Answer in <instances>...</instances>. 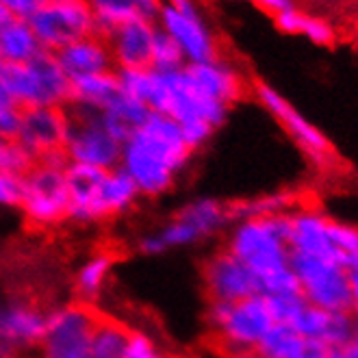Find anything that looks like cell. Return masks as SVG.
Instances as JSON below:
<instances>
[{
  "mask_svg": "<svg viewBox=\"0 0 358 358\" xmlns=\"http://www.w3.org/2000/svg\"><path fill=\"white\" fill-rule=\"evenodd\" d=\"M180 126L167 115L150 113L124 141L120 167L143 194H161L172 185L174 174L192 157Z\"/></svg>",
  "mask_w": 358,
  "mask_h": 358,
  "instance_id": "6da1fadb",
  "label": "cell"
},
{
  "mask_svg": "<svg viewBox=\"0 0 358 358\" xmlns=\"http://www.w3.org/2000/svg\"><path fill=\"white\" fill-rule=\"evenodd\" d=\"M0 92L17 109L70 107L72 78L55 52L41 50L29 63H0Z\"/></svg>",
  "mask_w": 358,
  "mask_h": 358,
  "instance_id": "7a4b0ae2",
  "label": "cell"
},
{
  "mask_svg": "<svg viewBox=\"0 0 358 358\" xmlns=\"http://www.w3.org/2000/svg\"><path fill=\"white\" fill-rule=\"evenodd\" d=\"M289 213L237 222L226 250L259 278L291 267Z\"/></svg>",
  "mask_w": 358,
  "mask_h": 358,
  "instance_id": "3957f363",
  "label": "cell"
},
{
  "mask_svg": "<svg viewBox=\"0 0 358 358\" xmlns=\"http://www.w3.org/2000/svg\"><path fill=\"white\" fill-rule=\"evenodd\" d=\"M157 27L180 48L185 63H202L222 57L220 37L208 24L196 0H163Z\"/></svg>",
  "mask_w": 358,
  "mask_h": 358,
  "instance_id": "277c9868",
  "label": "cell"
},
{
  "mask_svg": "<svg viewBox=\"0 0 358 358\" xmlns=\"http://www.w3.org/2000/svg\"><path fill=\"white\" fill-rule=\"evenodd\" d=\"M102 310L90 302H76L48 315L39 341L41 358H92L94 330Z\"/></svg>",
  "mask_w": 358,
  "mask_h": 358,
  "instance_id": "5b68a950",
  "label": "cell"
},
{
  "mask_svg": "<svg viewBox=\"0 0 358 358\" xmlns=\"http://www.w3.org/2000/svg\"><path fill=\"white\" fill-rule=\"evenodd\" d=\"M66 165L39 161L22 178L20 208L35 226H52L70 217V196L66 185Z\"/></svg>",
  "mask_w": 358,
  "mask_h": 358,
  "instance_id": "8992f818",
  "label": "cell"
},
{
  "mask_svg": "<svg viewBox=\"0 0 358 358\" xmlns=\"http://www.w3.org/2000/svg\"><path fill=\"white\" fill-rule=\"evenodd\" d=\"M210 326L226 352L230 350H257L273 317L263 296H252L239 302H210Z\"/></svg>",
  "mask_w": 358,
  "mask_h": 358,
  "instance_id": "52a82bcc",
  "label": "cell"
},
{
  "mask_svg": "<svg viewBox=\"0 0 358 358\" xmlns=\"http://www.w3.org/2000/svg\"><path fill=\"white\" fill-rule=\"evenodd\" d=\"M29 24L46 52H59L72 41L98 33L90 0H44Z\"/></svg>",
  "mask_w": 358,
  "mask_h": 358,
  "instance_id": "ba28073f",
  "label": "cell"
},
{
  "mask_svg": "<svg viewBox=\"0 0 358 358\" xmlns=\"http://www.w3.org/2000/svg\"><path fill=\"white\" fill-rule=\"evenodd\" d=\"M291 269L302 287L306 304L334 313H352V293L348 267L317 257L291 255Z\"/></svg>",
  "mask_w": 358,
  "mask_h": 358,
  "instance_id": "9c48e42d",
  "label": "cell"
},
{
  "mask_svg": "<svg viewBox=\"0 0 358 358\" xmlns=\"http://www.w3.org/2000/svg\"><path fill=\"white\" fill-rule=\"evenodd\" d=\"M70 111V133L66 143V157L70 163L92 165L98 170H115L122 159V141L107 129L102 115L96 111Z\"/></svg>",
  "mask_w": 358,
  "mask_h": 358,
  "instance_id": "30bf717a",
  "label": "cell"
},
{
  "mask_svg": "<svg viewBox=\"0 0 358 358\" xmlns=\"http://www.w3.org/2000/svg\"><path fill=\"white\" fill-rule=\"evenodd\" d=\"M70 133L68 107H31L20 111L15 141L39 161L68 163L66 143Z\"/></svg>",
  "mask_w": 358,
  "mask_h": 358,
  "instance_id": "8fae6325",
  "label": "cell"
},
{
  "mask_svg": "<svg viewBox=\"0 0 358 358\" xmlns=\"http://www.w3.org/2000/svg\"><path fill=\"white\" fill-rule=\"evenodd\" d=\"M252 92H255L257 100L261 107L273 117L278 120L282 129L289 133V137L300 145V150L315 163L324 167L330 157H332V145L328 141V137L315 126L313 122H308L293 104L271 85L263 80H257L252 85Z\"/></svg>",
  "mask_w": 358,
  "mask_h": 358,
  "instance_id": "7c38bea8",
  "label": "cell"
},
{
  "mask_svg": "<svg viewBox=\"0 0 358 358\" xmlns=\"http://www.w3.org/2000/svg\"><path fill=\"white\" fill-rule=\"evenodd\" d=\"M230 222L228 217V204H222L217 200H200L185 206L180 213L174 217V222L161 230L159 235L148 237L143 241V250L148 255L163 252L172 245L194 243L208 235L217 233V230Z\"/></svg>",
  "mask_w": 358,
  "mask_h": 358,
  "instance_id": "4fadbf2b",
  "label": "cell"
},
{
  "mask_svg": "<svg viewBox=\"0 0 358 358\" xmlns=\"http://www.w3.org/2000/svg\"><path fill=\"white\" fill-rule=\"evenodd\" d=\"M204 287L210 302H239L261 296V278L224 248L204 265Z\"/></svg>",
  "mask_w": 358,
  "mask_h": 358,
  "instance_id": "5bb4252c",
  "label": "cell"
},
{
  "mask_svg": "<svg viewBox=\"0 0 358 358\" xmlns=\"http://www.w3.org/2000/svg\"><path fill=\"white\" fill-rule=\"evenodd\" d=\"M185 70L204 96L224 104L228 109H233L239 100H243V96L250 90L243 72L233 61L224 57L202 63H187Z\"/></svg>",
  "mask_w": 358,
  "mask_h": 358,
  "instance_id": "9a60e30c",
  "label": "cell"
},
{
  "mask_svg": "<svg viewBox=\"0 0 358 358\" xmlns=\"http://www.w3.org/2000/svg\"><path fill=\"white\" fill-rule=\"evenodd\" d=\"M48 315L33 300H13L0 306V350L11 356L13 350L39 345Z\"/></svg>",
  "mask_w": 358,
  "mask_h": 358,
  "instance_id": "2e32d148",
  "label": "cell"
},
{
  "mask_svg": "<svg viewBox=\"0 0 358 358\" xmlns=\"http://www.w3.org/2000/svg\"><path fill=\"white\" fill-rule=\"evenodd\" d=\"M328 217L320 210L298 206L289 213V250L291 255L302 257H317V259H330L336 263H343L341 255L332 248L330 235H328Z\"/></svg>",
  "mask_w": 358,
  "mask_h": 358,
  "instance_id": "e0dca14e",
  "label": "cell"
},
{
  "mask_svg": "<svg viewBox=\"0 0 358 358\" xmlns=\"http://www.w3.org/2000/svg\"><path fill=\"white\" fill-rule=\"evenodd\" d=\"M155 20H131L107 35L115 70H139L150 68L152 41L157 35Z\"/></svg>",
  "mask_w": 358,
  "mask_h": 358,
  "instance_id": "ac0fdd59",
  "label": "cell"
},
{
  "mask_svg": "<svg viewBox=\"0 0 358 358\" xmlns=\"http://www.w3.org/2000/svg\"><path fill=\"white\" fill-rule=\"evenodd\" d=\"M289 326L300 332L304 339L322 341L330 350L343 348L356 336V317L352 313L324 310L313 304H304Z\"/></svg>",
  "mask_w": 358,
  "mask_h": 358,
  "instance_id": "d6986e66",
  "label": "cell"
},
{
  "mask_svg": "<svg viewBox=\"0 0 358 358\" xmlns=\"http://www.w3.org/2000/svg\"><path fill=\"white\" fill-rule=\"evenodd\" d=\"M55 55L61 63V68L66 70V74L72 80L83 78V76H92V74L115 72L109 41L100 33L76 39Z\"/></svg>",
  "mask_w": 358,
  "mask_h": 358,
  "instance_id": "ffe728a7",
  "label": "cell"
},
{
  "mask_svg": "<svg viewBox=\"0 0 358 358\" xmlns=\"http://www.w3.org/2000/svg\"><path fill=\"white\" fill-rule=\"evenodd\" d=\"M109 170H98L92 165L70 163L66 165V185L70 196V217L90 222L96 220V202L100 185Z\"/></svg>",
  "mask_w": 358,
  "mask_h": 358,
  "instance_id": "44dd1931",
  "label": "cell"
},
{
  "mask_svg": "<svg viewBox=\"0 0 358 358\" xmlns=\"http://www.w3.org/2000/svg\"><path fill=\"white\" fill-rule=\"evenodd\" d=\"M122 94L115 72L92 74L72 80V94H70V107L83 111H107L115 98Z\"/></svg>",
  "mask_w": 358,
  "mask_h": 358,
  "instance_id": "7402d4cb",
  "label": "cell"
},
{
  "mask_svg": "<svg viewBox=\"0 0 358 358\" xmlns=\"http://www.w3.org/2000/svg\"><path fill=\"white\" fill-rule=\"evenodd\" d=\"M41 52L29 20H15L0 29V59L3 63H29Z\"/></svg>",
  "mask_w": 358,
  "mask_h": 358,
  "instance_id": "603a6c76",
  "label": "cell"
},
{
  "mask_svg": "<svg viewBox=\"0 0 358 358\" xmlns=\"http://www.w3.org/2000/svg\"><path fill=\"white\" fill-rule=\"evenodd\" d=\"M137 185L131 180V176L126 174L122 167L109 170L104 176L100 192H98V202H96V220H104L109 215H115L120 210L129 206L135 196H137Z\"/></svg>",
  "mask_w": 358,
  "mask_h": 358,
  "instance_id": "cb8c5ba5",
  "label": "cell"
},
{
  "mask_svg": "<svg viewBox=\"0 0 358 358\" xmlns=\"http://www.w3.org/2000/svg\"><path fill=\"white\" fill-rule=\"evenodd\" d=\"M296 208V196L291 192H273L252 200H239L228 204V217L235 222L243 220H261V217H273L285 215Z\"/></svg>",
  "mask_w": 358,
  "mask_h": 358,
  "instance_id": "d4e9b609",
  "label": "cell"
},
{
  "mask_svg": "<svg viewBox=\"0 0 358 358\" xmlns=\"http://www.w3.org/2000/svg\"><path fill=\"white\" fill-rule=\"evenodd\" d=\"M131 328H126L111 315L102 313L94 330L92 358H124L131 339Z\"/></svg>",
  "mask_w": 358,
  "mask_h": 358,
  "instance_id": "484cf974",
  "label": "cell"
},
{
  "mask_svg": "<svg viewBox=\"0 0 358 358\" xmlns=\"http://www.w3.org/2000/svg\"><path fill=\"white\" fill-rule=\"evenodd\" d=\"M306 339L287 324H273L257 345L263 358H302Z\"/></svg>",
  "mask_w": 358,
  "mask_h": 358,
  "instance_id": "4316f807",
  "label": "cell"
},
{
  "mask_svg": "<svg viewBox=\"0 0 358 358\" xmlns=\"http://www.w3.org/2000/svg\"><path fill=\"white\" fill-rule=\"evenodd\" d=\"M117 250H102L94 259H90L83 269L78 271V278H76V289L83 293L85 298H92L102 289L104 280H107L111 267L117 261Z\"/></svg>",
  "mask_w": 358,
  "mask_h": 358,
  "instance_id": "83f0119b",
  "label": "cell"
},
{
  "mask_svg": "<svg viewBox=\"0 0 358 358\" xmlns=\"http://www.w3.org/2000/svg\"><path fill=\"white\" fill-rule=\"evenodd\" d=\"M90 7L94 13L96 31L104 37H107L111 31H115L117 27L139 17L137 11L133 9V5H129L126 0H90Z\"/></svg>",
  "mask_w": 358,
  "mask_h": 358,
  "instance_id": "f1b7e54d",
  "label": "cell"
},
{
  "mask_svg": "<svg viewBox=\"0 0 358 358\" xmlns=\"http://www.w3.org/2000/svg\"><path fill=\"white\" fill-rule=\"evenodd\" d=\"M159 29V27H157ZM185 57L180 48L172 41V37H167L163 31H157L155 41H152V52H150V68L155 72H174L185 68Z\"/></svg>",
  "mask_w": 358,
  "mask_h": 358,
  "instance_id": "f546056e",
  "label": "cell"
},
{
  "mask_svg": "<svg viewBox=\"0 0 358 358\" xmlns=\"http://www.w3.org/2000/svg\"><path fill=\"white\" fill-rule=\"evenodd\" d=\"M328 235H330L332 248L341 255L345 267H350L354 261H358V226L345 224L341 220H330Z\"/></svg>",
  "mask_w": 358,
  "mask_h": 358,
  "instance_id": "4dcf8cb0",
  "label": "cell"
},
{
  "mask_svg": "<svg viewBox=\"0 0 358 358\" xmlns=\"http://www.w3.org/2000/svg\"><path fill=\"white\" fill-rule=\"evenodd\" d=\"M33 165H35V159L24 150V145H20L15 139L5 141L3 150H0V172L24 178L31 172Z\"/></svg>",
  "mask_w": 358,
  "mask_h": 358,
  "instance_id": "1f68e13d",
  "label": "cell"
},
{
  "mask_svg": "<svg viewBox=\"0 0 358 358\" xmlns=\"http://www.w3.org/2000/svg\"><path fill=\"white\" fill-rule=\"evenodd\" d=\"M261 296L273 298V296H302V287L291 267L273 271L269 276L261 278Z\"/></svg>",
  "mask_w": 358,
  "mask_h": 358,
  "instance_id": "d6a6232c",
  "label": "cell"
},
{
  "mask_svg": "<svg viewBox=\"0 0 358 358\" xmlns=\"http://www.w3.org/2000/svg\"><path fill=\"white\" fill-rule=\"evenodd\" d=\"M265 302L273 317V324H287V326L296 320V315L306 304L302 296H273V298H265Z\"/></svg>",
  "mask_w": 358,
  "mask_h": 358,
  "instance_id": "836d02e7",
  "label": "cell"
},
{
  "mask_svg": "<svg viewBox=\"0 0 358 358\" xmlns=\"http://www.w3.org/2000/svg\"><path fill=\"white\" fill-rule=\"evenodd\" d=\"M300 35H304L306 39H310L313 44H317V46H330L336 37L330 22H326L324 17H315V15H304Z\"/></svg>",
  "mask_w": 358,
  "mask_h": 358,
  "instance_id": "e575fe53",
  "label": "cell"
},
{
  "mask_svg": "<svg viewBox=\"0 0 358 358\" xmlns=\"http://www.w3.org/2000/svg\"><path fill=\"white\" fill-rule=\"evenodd\" d=\"M20 111L15 104L0 92V137L3 139H15L17 126H20Z\"/></svg>",
  "mask_w": 358,
  "mask_h": 358,
  "instance_id": "d590c367",
  "label": "cell"
},
{
  "mask_svg": "<svg viewBox=\"0 0 358 358\" xmlns=\"http://www.w3.org/2000/svg\"><path fill=\"white\" fill-rule=\"evenodd\" d=\"M124 358H163V356L157 352L155 343L148 339V336L133 330L131 339H129V345H126Z\"/></svg>",
  "mask_w": 358,
  "mask_h": 358,
  "instance_id": "8d00e7d4",
  "label": "cell"
},
{
  "mask_svg": "<svg viewBox=\"0 0 358 358\" xmlns=\"http://www.w3.org/2000/svg\"><path fill=\"white\" fill-rule=\"evenodd\" d=\"M20 198H22V178L0 172V204L20 206Z\"/></svg>",
  "mask_w": 358,
  "mask_h": 358,
  "instance_id": "74e56055",
  "label": "cell"
},
{
  "mask_svg": "<svg viewBox=\"0 0 358 358\" xmlns=\"http://www.w3.org/2000/svg\"><path fill=\"white\" fill-rule=\"evenodd\" d=\"M304 15L300 9L291 7L287 11H280L273 15V24H276V29L285 35H300L302 31V22H304Z\"/></svg>",
  "mask_w": 358,
  "mask_h": 358,
  "instance_id": "f35d334b",
  "label": "cell"
},
{
  "mask_svg": "<svg viewBox=\"0 0 358 358\" xmlns=\"http://www.w3.org/2000/svg\"><path fill=\"white\" fill-rule=\"evenodd\" d=\"M0 3L7 7L11 17H15V20H31L33 13L41 7L44 0H0Z\"/></svg>",
  "mask_w": 358,
  "mask_h": 358,
  "instance_id": "ab89813d",
  "label": "cell"
},
{
  "mask_svg": "<svg viewBox=\"0 0 358 358\" xmlns=\"http://www.w3.org/2000/svg\"><path fill=\"white\" fill-rule=\"evenodd\" d=\"M126 3L133 5V9L137 11L139 17L157 20V15L161 11V5H163V0H126Z\"/></svg>",
  "mask_w": 358,
  "mask_h": 358,
  "instance_id": "60d3db41",
  "label": "cell"
},
{
  "mask_svg": "<svg viewBox=\"0 0 358 358\" xmlns=\"http://www.w3.org/2000/svg\"><path fill=\"white\" fill-rule=\"evenodd\" d=\"M245 3H252L255 7H259V9H263V11L271 13V15L296 7V5H293V0H245Z\"/></svg>",
  "mask_w": 358,
  "mask_h": 358,
  "instance_id": "b9f144b4",
  "label": "cell"
},
{
  "mask_svg": "<svg viewBox=\"0 0 358 358\" xmlns=\"http://www.w3.org/2000/svg\"><path fill=\"white\" fill-rule=\"evenodd\" d=\"M348 276H350V293H352V315L358 322V261H354L348 267Z\"/></svg>",
  "mask_w": 358,
  "mask_h": 358,
  "instance_id": "7bdbcfd3",
  "label": "cell"
},
{
  "mask_svg": "<svg viewBox=\"0 0 358 358\" xmlns=\"http://www.w3.org/2000/svg\"><path fill=\"white\" fill-rule=\"evenodd\" d=\"M328 354H330V348L328 345H324L322 341L306 339V348H304L302 358H328Z\"/></svg>",
  "mask_w": 358,
  "mask_h": 358,
  "instance_id": "ee69618b",
  "label": "cell"
},
{
  "mask_svg": "<svg viewBox=\"0 0 358 358\" xmlns=\"http://www.w3.org/2000/svg\"><path fill=\"white\" fill-rule=\"evenodd\" d=\"M328 358H358V336H354V339L350 343H345L343 348L330 350Z\"/></svg>",
  "mask_w": 358,
  "mask_h": 358,
  "instance_id": "f6af8a7d",
  "label": "cell"
},
{
  "mask_svg": "<svg viewBox=\"0 0 358 358\" xmlns=\"http://www.w3.org/2000/svg\"><path fill=\"white\" fill-rule=\"evenodd\" d=\"M226 358H263L257 350H230L226 352Z\"/></svg>",
  "mask_w": 358,
  "mask_h": 358,
  "instance_id": "bcb514c9",
  "label": "cell"
},
{
  "mask_svg": "<svg viewBox=\"0 0 358 358\" xmlns=\"http://www.w3.org/2000/svg\"><path fill=\"white\" fill-rule=\"evenodd\" d=\"M9 20H11V13L7 11V7L3 3H0V29H3L9 22Z\"/></svg>",
  "mask_w": 358,
  "mask_h": 358,
  "instance_id": "7dc6e473",
  "label": "cell"
},
{
  "mask_svg": "<svg viewBox=\"0 0 358 358\" xmlns=\"http://www.w3.org/2000/svg\"><path fill=\"white\" fill-rule=\"evenodd\" d=\"M0 358H11V356H9L7 352H3V350H0Z\"/></svg>",
  "mask_w": 358,
  "mask_h": 358,
  "instance_id": "c3c4849f",
  "label": "cell"
},
{
  "mask_svg": "<svg viewBox=\"0 0 358 358\" xmlns=\"http://www.w3.org/2000/svg\"><path fill=\"white\" fill-rule=\"evenodd\" d=\"M5 141H7V139H3V137H0V150H3V145H5Z\"/></svg>",
  "mask_w": 358,
  "mask_h": 358,
  "instance_id": "681fc988",
  "label": "cell"
},
{
  "mask_svg": "<svg viewBox=\"0 0 358 358\" xmlns=\"http://www.w3.org/2000/svg\"><path fill=\"white\" fill-rule=\"evenodd\" d=\"M356 336H358V322H356Z\"/></svg>",
  "mask_w": 358,
  "mask_h": 358,
  "instance_id": "f907efd6",
  "label": "cell"
},
{
  "mask_svg": "<svg viewBox=\"0 0 358 358\" xmlns=\"http://www.w3.org/2000/svg\"><path fill=\"white\" fill-rule=\"evenodd\" d=\"M0 63H3V59H0Z\"/></svg>",
  "mask_w": 358,
  "mask_h": 358,
  "instance_id": "816d5d0a",
  "label": "cell"
}]
</instances>
